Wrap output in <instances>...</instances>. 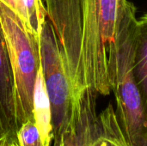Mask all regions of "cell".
Here are the masks:
<instances>
[{
	"label": "cell",
	"instance_id": "30bf717a",
	"mask_svg": "<svg viewBox=\"0 0 147 146\" xmlns=\"http://www.w3.org/2000/svg\"><path fill=\"white\" fill-rule=\"evenodd\" d=\"M24 22L28 30L40 38L47 11L43 0H2Z\"/></svg>",
	"mask_w": 147,
	"mask_h": 146
},
{
	"label": "cell",
	"instance_id": "277c9868",
	"mask_svg": "<svg viewBox=\"0 0 147 146\" xmlns=\"http://www.w3.org/2000/svg\"><path fill=\"white\" fill-rule=\"evenodd\" d=\"M40 49L41 71L51 108L53 143H56L71 126L77 95L47 16L40 34Z\"/></svg>",
	"mask_w": 147,
	"mask_h": 146
},
{
	"label": "cell",
	"instance_id": "7c38bea8",
	"mask_svg": "<svg viewBox=\"0 0 147 146\" xmlns=\"http://www.w3.org/2000/svg\"><path fill=\"white\" fill-rule=\"evenodd\" d=\"M6 137H8V134H7L5 129H4V127L3 126L2 121H1V119H0V140L3 139Z\"/></svg>",
	"mask_w": 147,
	"mask_h": 146
},
{
	"label": "cell",
	"instance_id": "8992f818",
	"mask_svg": "<svg viewBox=\"0 0 147 146\" xmlns=\"http://www.w3.org/2000/svg\"><path fill=\"white\" fill-rule=\"evenodd\" d=\"M76 95L87 88L84 67V0H44Z\"/></svg>",
	"mask_w": 147,
	"mask_h": 146
},
{
	"label": "cell",
	"instance_id": "ba28073f",
	"mask_svg": "<svg viewBox=\"0 0 147 146\" xmlns=\"http://www.w3.org/2000/svg\"><path fill=\"white\" fill-rule=\"evenodd\" d=\"M132 70L147 114V13L134 27Z\"/></svg>",
	"mask_w": 147,
	"mask_h": 146
},
{
	"label": "cell",
	"instance_id": "6da1fadb",
	"mask_svg": "<svg viewBox=\"0 0 147 146\" xmlns=\"http://www.w3.org/2000/svg\"><path fill=\"white\" fill-rule=\"evenodd\" d=\"M135 12L136 8L132 3L112 46L108 76L116 99L115 115L126 139L131 146H147V114L132 70Z\"/></svg>",
	"mask_w": 147,
	"mask_h": 146
},
{
	"label": "cell",
	"instance_id": "9c48e42d",
	"mask_svg": "<svg viewBox=\"0 0 147 146\" xmlns=\"http://www.w3.org/2000/svg\"><path fill=\"white\" fill-rule=\"evenodd\" d=\"M34 121L39 130L43 146H52L53 126L51 108L45 88L41 66L38 71L33 98Z\"/></svg>",
	"mask_w": 147,
	"mask_h": 146
},
{
	"label": "cell",
	"instance_id": "8fae6325",
	"mask_svg": "<svg viewBox=\"0 0 147 146\" xmlns=\"http://www.w3.org/2000/svg\"><path fill=\"white\" fill-rule=\"evenodd\" d=\"M16 139L19 146H43L39 130L34 120H28L18 128Z\"/></svg>",
	"mask_w": 147,
	"mask_h": 146
},
{
	"label": "cell",
	"instance_id": "5b68a950",
	"mask_svg": "<svg viewBox=\"0 0 147 146\" xmlns=\"http://www.w3.org/2000/svg\"><path fill=\"white\" fill-rule=\"evenodd\" d=\"M96 96L97 92L91 88L77 95L71 126L52 146H131L112 105L96 114Z\"/></svg>",
	"mask_w": 147,
	"mask_h": 146
},
{
	"label": "cell",
	"instance_id": "5bb4252c",
	"mask_svg": "<svg viewBox=\"0 0 147 146\" xmlns=\"http://www.w3.org/2000/svg\"><path fill=\"white\" fill-rule=\"evenodd\" d=\"M10 146H19L16 142V136H10Z\"/></svg>",
	"mask_w": 147,
	"mask_h": 146
},
{
	"label": "cell",
	"instance_id": "52a82bcc",
	"mask_svg": "<svg viewBox=\"0 0 147 146\" xmlns=\"http://www.w3.org/2000/svg\"><path fill=\"white\" fill-rule=\"evenodd\" d=\"M0 119L8 136H16L17 127L13 71L0 26Z\"/></svg>",
	"mask_w": 147,
	"mask_h": 146
},
{
	"label": "cell",
	"instance_id": "4fadbf2b",
	"mask_svg": "<svg viewBox=\"0 0 147 146\" xmlns=\"http://www.w3.org/2000/svg\"><path fill=\"white\" fill-rule=\"evenodd\" d=\"M0 146H10V136L0 140Z\"/></svg>",
	"mask_w": 147,
	"mask_h": 146
},
{
	"label": "cell",
	"instance_id": "3957f363",
	"mask_svg": "<svg viewBox=\"0 0 147 146\" xmlns=\"http://www.w3.org/2000/svg\"><path fill=\"white\" fill-rule=\"evenodd\" d=\"M0 26L14 76L16 114L19 128L23 123L34 120V90L37 74L41 66L40 38L33 34L22 20L2 0H0Z\"/></svg>",
	"mask_w": 147,
	"mask_h": 146
},
{
	"label": "cell",
	"instance_id": "7a4b0ae2",
	"mask_svg": "<svg viewBox=\"0 0 147 146\" xmlns=\"http://www.w3.org/2000/svg\"><path fill=\"white\" fill-rule=\"evenodd\" d=\"M132 3L127 0H84L83 57L86 85L97 94L111 92L108 62L121 21Z\"/></svg>",
	"mask_w": 147,
	"mask_h": 146
}]
</instances>
